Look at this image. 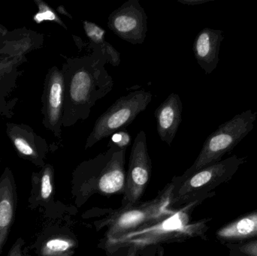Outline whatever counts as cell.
Wrapping results in <instances>:
<instances>
[{
    "mask_svg": "<svg viewBox=\"0 0 257 256\" xmlns=\"http://www.w3.org/2000/svg\"><path fill=\"white\" fill-rule=\"evenodd\" d=\"M85 46L92 52L80 57L66 58L62 68L65 84L63 126H72L88 118L92 108L105 97L114 87L112 77L105 69L108 57L98 45L89 42Z\"/></svg>",
    "mask_w": 257,
    "mask_h": 256,
    "instance_id": "obj_1",
    "label": "cell"
},
{
    "mask_svg": "<svg viewBox=\"0 0 257 256\" xmlns=\"http://www.w3.org/2000/svg\"><path fill=\"white\" fill-rule=\"evenodd\" d=\"M202 201H194L181 208L175 209L167 216L147 224L118 238L101 241L99 246L108 254H114L130 246L139 249L163 243H181L190 238L205 237L208 221L205 219L192 222V213Z\"/></svg>",
    "mask_w": 257,
    "mask_h": 256,
    "instance_id": "obj_2",
    "label": "cell"
},
{
    "mask_svg": "<svg viewBox=\"0 0 257 256\" xmlns=\"http://www.w3.org/2000/svg\"><path fill=\"white\" fill-rule=\"evenodd\" d=\"M126 151L109 141L106 151L76 167L72 174V193L77 207H82L96 194L104 196L124 194Z\"/></svg>",
    "mask_w": 257,
    "mask_h": 256,
    "instance_id": "obj_3",
    "label": "cell"
},
{
    "mask_svg": "<svg viewBox=\"0 0 257 256\" xmlns=\"http://www.w3.org/2000/svg\"><path fill=\"white\" fill-rule=\"evenodd\" d=\"M245 157L230 156L202 168L188 177L175 176L171 195V208L178 209L194 201H203L214 195L213 191L229 181L245 162Z\"/></svg>",
    "mask_w": 257,
    "mask_h": 256,
    "instance_id": "obj_4",
    "label": "cell"
},
{
    "mask_svg": "<svg viewBox=\"0 0 257 256\" xmlns=\"http://www.w3.org/2000/svg\"><path fill=\"white\" fill-rule=\"evenodd\" d=\"M172 189L173 184L170 182L152 200L145 202L140 201L135 205L120 207L116 210H108L105 218L94 222L96 231L105 227L107 228L104 238L101 241L118 238L172 213L175 210L171 208L170 205Z\"/></svg>",
    "mask_w": 257,
    "mask_h": 256,
    "instance_id": "obj_5",
    "label": "cell"
},
{
    "mask_svg": "<svg viewBox=\"0 0 257 256\" xmlns=\"http://www.w3.org/2000/svg\"><path fill=\"white\" fill-rule=\"evenodd\" d=\"M256 117L257 112L249 109L220 125L207 138L199 156L181 177H188L220 162L225 154L230 153L253 130Z\"/></svg>",
    "mask_w": 257,
    "mask_h": 256,
    "instance_id": "obj_6",
    "label": "cell"
},
{
    "mask_svg": "<svg viewBox=\"0 0 257 256\" xmlns=\"http://www.w3.org/2000/svg\"><path fill=\"white\" fill-rule=\"evenodd\" d=\"M153 96L145 90H136L119 98L96 120L86 141L84 149L90 148L104 138L111 136L131 124L148 108Z\"/></svg>",
    "mask_w": 257,
    "mask_h": 256,
    "instance_id": "obj_7",
    "label": "cell"
},
{
    "mask_svg": "<svg viewBox=\"0 0 257 256\" xmlns=\"http://www.w3.org/2000/svg\"><path fill=\"white\" fill-rule=\"evenodd\" d=\"M152 172V162L148 153L146 134L140 131L132 146L126 172V189L121 207L140 202Z\"/></svg>",
    "mask_w": 257,
    "mask_h": 256,
    "instance_id": "obj_8",
    "label": "cell"
},
{
    "mask_svg": "<svg viewBox=\"0 0 257 256\" xmlns=\"http://www.w3.org/2000/svg\"><path fill=\"white\" fill-rule=\"evenodd\" d=\"M148 15L139 0H128L108 17V27L132 45H142L148 33Z\"/></svg>",
    "mask_w": 257,
    "mask_h": 256,
    "instance_id": "obj_9",
    "label": "cell"
},
{
    "mask_svg": "<svg viewBox=\"0 0 257 256\" xmlns=\"http://www.w3.org/2000/svg\"><path fill=\"white\" fill-rule=\"evenodd\" d=\"M44 124L60 138L65 107V84L63 72L57 66L50 69L45 79L43 96Z\"/></svg>",
    "mask_w": 257,
    "mask_h": 256,
    "instance_id": "obj_10",
    "label": "cell"
},
{
    "mask_svg": "<svg viewBox=\"0 0 257 256\" xmlns=\"http://www.w3.org/2000/svg\"><path fill=\"white\" fill-rule=\"evenodd\" d=\"M223 39V30L204 28L198 33L193 42L195 58L206 75H210L217 69Z\"/></svg>",
    "mask_w": 257,
    "mask_h": 256,
    "instance_id": "obj_11",
    "label": "cell"
},
{
    "mask_svg": "<svg viewBox=\"0 0 257 256\" xmlns=\"http://www.w3.org/2000/svg\"><path fill=\"white\" fill-rule=\"evenodd\" d=\"M183 104L179 96L172 93L156 109L157 130L160 139L171 146L182 122Z\"/></svg>",
    "mask_w": 257,
    "mask_h": 256,
    "instance_id": "obj_12",
    "label": "cell"
},
{
    "mask_svg": "<svg viewBox=\"0 0 257 256\" xmlns=\"http://www.w3.org/2000/svg\"><path fill=\"white\" fill-rule=\"evenodd\" d=\"M17 201L15 180L10 170L6 169L0 178V255L15 220Z\"/></svg>",
    "mask_w": 257,
    "mask_h": 256,
    "instance_id": "obj_13",
    "label": "cell"
},
{
    "mask_svg": "<svg viewBox=\"0 0 257 256\" xmlns=\"http://www.w3.org/2000/svg\"><path fill=\"white\" fill-rule=\"evenodd\" d=\"M217 240L223 243H242L257 239V210L220 227L216 231Z\"/></svg>",
    "mask_w": 257,
    "mask_h": 256,
    "instance_id": "obj_14",
    "label": "cell"
},
{
    "mask_svg": "<svg viewBox=\"0 0 257 256\" xmlns=\"http://www.w3.org/2000/svg\"><path fill=\"white\" fill-rule=\"evenodd\" d=\"M9 135L20 156L44 166L43 159L48 150L45 140L34 133L27 132L19 126L11 128Z\"/></svg>",
    "mask_w": 257,
    "mask_h": 256,
    "instance_id": "obj_15",
    "label": "cell"
},
{
    "mask_svg": "<svg viewBox=\"0 0 257 256\" xmlns=\"http://www.w3.org/2000/svg\"><path fill=\"white\" fill-rule=\"evenodd\" d=\"M78 241L72 233H57L47 238L39 249V256H66L75 253Z\"/></svg>",
    "mask_w": 257,
    "mask_h": 256,
    "instance_id": "obj_16",
    "label": "cell"
},
{
    "mask_svg": "<svg viewBox=\"0 0 257 256\" xmlns=\"http://www.w3.org/2000/svg\"><path fill=\"white\" fill-rule=\"evenodd\" d=\"M54 192V169L51 165H44L42 171L33 176V195L36 204L52 201Z\"/></svg>",
    "mask_w": 257,
    "mask_h": 256,
    "instance_id": "obj_17",
    "label": "cell"
},
{
    "mask_svg": "<svg viewBox=\"0 0 257 256\" xmlns=\"http://www.w3.org/2000/svg\"><path fill=\"white\" fill-rule=\"evenodd\" d=\"M35 3L39 7V12L33 17V20L36 24H40L41 23L46 21H53L61 26L65 30H67V27L65 25L64 23L51 6H48L47 3L42 0H35Z\"/></svg>",
    "mask_w": 257,
    "mask_h": 256,
    "instance_id": "obj_18",
    "label": "cell"
},
{
    "mask_svg": "<svg viewBox=\"0 0 257 256\" xmlns=\"http://www.w3.org/2000/svg\"><path fill=\"white\" fill-rule=\"evenodd\" d=\"M83 27L84 33L91 43L96 45H100L105 42V36L106 31L102 27L98 26L95 23L88 21H83Z\"/></svg>",
    "mask_w": 257,
    "mask_h": 256,
    "instance_id": "obj_19",
    "label": "cell"
},
{
    "mask_svg": "<svg viewBox=\"0 0 257 256\" xmlns=\"http://www.w3.org/2000/svg\"><path fill=\"white\" fill-rule=\"evenodd\" d=\"M102 50L103 54L106 56L109 60L110 64L114 67H117L120 65V62H121V59H120V54L113 47L112 45L108 43V42L105 41L103 43L101 44L100 45H98Z\"/></svg>",
    "mask_w": 257,
    "mask_h": 256,
    "instance_id": "obj_20",
    "label": "cell"
},
{
    "mask_svg": "<svg viewBox=\"0 0 257 256\" xmlns=\"http://www.w3.org/2000/svg\"><path fill=\"white\" fill-rule=\"evenodd\" d=\"M109 141L117 146L120 150H126L131 142V135L126 129H120L114 135H111Z\"/></svg>",
    "mask_w": 257,
    "mask_h": 256,
    "instance_id": "obj_21",
    "label": "cell"
},
{
    "mask_svg": "<svg viewBox=\"0 0 257 256\" xmlns=\"http://www.w3.org/2000/svg\"><path fill=\"white\" fill-rule=\"evenodd\" d=\"M235 249L238 256H257V239L240 243Z\"/></svg>",
    "mask_w": 257,
    "mask_h": 256,
    "instance_id": "obj_22",
    "label": "cell"
},
{
    "mask_svg": "<svg viewBox=\"0 0 257 256\" xmlns=\"http://www.w3.org/2000/svg\"><path fill=\"white\" fill-rule=\"evenodd\" d=\"M24 246V241L21 237L18 238L14 243L13 246L9 250L7 256H27L24 252L23 247Z\"/></svg>",
    "mask_w": 257,
    "mask_h": 256,
    "instance_id": "obj_23",
    "label": "cell"
},
{
    "mask_svg": "<svg viewBox=\"0 0 257 256\" xmlns=\"http://www.w3.org/2000/svg\"><path fill=\"white\" fill-rule=\"evenodd\" d=\"M160 246H151L144 248L140 250L141 256H157V249Z\"/></svg>",
    "mask_w": 257,
    "mask_h": 256,
    "instance_id": "obj_24",
    "label": "cell"
},
{
    "mask_svg": "<svg viewBox=\"0 0 257 256\" xmlns=\"http://www.w3.org/2000/svg\"><path fill=\"white\" fill-rule=\"evenodd\" d=\"M209 1H213V0H178V3L192 6L203 4V3H208Z\"/></svg>",
    "mask_w": 257,
    "mask_h": 256,
    "instance_id": "obj_25",
    "label": "cell"
},
{
    "mask_svg": "<svg viewBox=\"0 0 257 256\" xmlns=\"http://www.w3.org/2000/svg\"><path fill=\"white\" fill-rule=\"evenodd\" d=\"M139 253H140V249L136 246H132L126 249L125 256H139Z\"/></svg>",
    "mask_w": 257,
    "mask_h": 256,
    "instance_id": "obj_26",
    "label": "cell"
},
{
    "mask_svg": "<svg viewBox=\"0 0 257 256\" xmlns=\"http://www.w3.org/2000/svg\"><path fill=\"white\" fill-rule=\"evenodd\" d=\"M73 39L74 40H75L77 47H78L81 51H82V48L85 46V43L83 42L82 39H81V38L78 37V36H73Z\"/></svg>",
    "mask_w": 257,
    "mask_h": 256,
    "instance_id": "obj_27",
    "label": "cell"
},
{
    "mask_svg": "<svg viewBox=\"0 0 257 256\" xmlns=\"http://www.w3.org/2000/svg\"><path fill=\"white\" fill-rule=\"evenodd\" d=\"M57 11H58V12H60V14H62V15H66V16L69 17V18H70V19H72V15H71L69 13V12H67V11L66 10V9H65L64 6H59L58 9H57Z\"/></svg>",
    "mask_w": 257,
    "mask_h": 256,
    "instance_id": "obj_28",
    "label": "cell"
},
{
    "mask_svg": "<svg viewBox=\"0 0 257 256\" xmlns=\"http://www.w3.org/2000/svg\"><path fill=\"white\" fill-rule=\"evenodd\" d=\"M74 255V254H70V255H66V256H73Z\"/></svg>",
    "mask_w": 257,
    "mask_h": 256,
    "instance_id": "obj_29",
    "label": "cell"
}]
</instances>
